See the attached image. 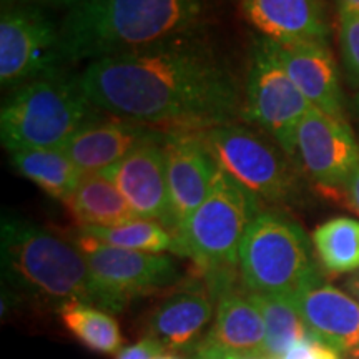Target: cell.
<instances>
[{
	"instance_id": "6da1fadb",
	"label": "cell",
	"mask_w": 359,
	"mask_h": 359,
	"mask_svg": "<svg viewBox=\"0 0 359 359\" xmlns=\"http://www.w3.org/2000/svg\"><path fill=\"white\" fill-rule=\"evenodd\" d=\"M80 83L98 111L168 132H205L243 110L235 74L200 34L90 62Z\"/></svg>"
},
{
	"instance_id": "7a4b0ae2",
	"label": "cell",
	"mask_w": 359,
	"mask_h": 359,
	"mask_svg": "<svg viewBox=\"0 0 359 359\" xmlns=\"http://www.w3.org/2000/svg\"><path fill=\"white\" fill-rule=\"evenodd\" d=\"M206 0H79L58 25L65 64L95 62L200 34Z\"/></svg>"
},
{
	"instance_id": "3957f363",
	"label": "cell",
	"mask_w": 359,
	"mask_h": 359,
	"mask_svg": "<svg viewBox=\"0 0 359 359\" xmlns=\"http://www.w3.org/2000/svg\"><path fill=\"white\" fill-rule=\"evenodd\" d=\"M2 268L13 286L58 309L83 303L118 313L79 246L27 219H2Z\"/></svg>"
},
{
	"instance_id": "277c9868",
	"label": "cell",
	"mask_w": 359,
	"mask_h": 359,
	"mask_svg": "<svg viewBox=\"0 0 359 359\" xmlns=\"http://www.w3.org/2000/svg\"><path fill=\"white\" fill-rule=\"evenodd\" d=\"M259 212V200L219 170L210 195L175 233L172 251L190 258L218 293L235 285L241 241Z\"/></svg>"
},
{
	"instance_id": "5b68a950",
	"label": "cell",
	"mask_w": 359,
	"mask_h": 359,
	"mask_svg": "<svg viewBox=\"0 0 359 359\" xmlns=\"http://www.w3.org/2000/svg\"><path fill=\"white\" fill-rule=\"evenodd\" d=\"M97 109L85 95L80 75L64 70L13 88L0 110V137L8 151L62 148Z\"/></svg>"
},
{
	"instance_id": "8992f818",
	"label": "cell",
	"mask_w": 359,
	"mask_h": 359,
	"mask_svg": "<svg viewBox=\"0 0 359 359\" xmlns=\"http://www.w3.org/2000/svg\"><path fill=\"white\" fill-rule=\"evenodd\" d=\"M245 291L293 298L321 281L304 231L285 215L259 212L245 233L238 257Z\"/></svg>"
},
{
	"instance_id": "52a82bcc",
	"label": "cell",
	"mask_w": 359,
	"mask_h": 359,
	"mask_svg": "<svg viewBox=\"0 0 359 359\" xmlns=\"http://www.w3.org/2000/svg\"><path fill=\"white\" fill-rule=\"evenodd\" d=\"M218 168L266 203H290L302 193L294 160L262 130L228 123L201 132Z\"/></svg>"
},
{
	"instance_id": "ba28073f",
	"label": "cell",
	"mask_w": 359,
	"mask_h": 359,
	"mask_svg": "<svg viewBox=\"0 0 359 359\" xmlns=\"http://www.w3.org/2000/svg\"><path fill=\"white\" fill-rule=\"evenodd\" d=\"M313 109L286 74L264 39L255 45L246 79L243 110L246 122L273 138L291 158L299 123Z\"/></svg>"
},
{
	"instance_id": "9c48e42d",
	"label": "cell",
	"mask_w": 359,
	"mask_h": 359,
	"mask_svg": "<svg viewBox=\"0 0 359 359\" xmlns=\"http://www.w3.org/2000/svg\"><path fill=\"white\" fill-rule=\"evenodd\" d=\"M64 70L58 27L32 4L4 6L0 17V82L17 88Z\"/></svg>"
},
{
	"instance_id": "30bf717a",
	"label": "cell",
	"mask_w": 359,
	"mask_h": 359,
	"mask_svg": "<svg viewBox=\"0 0 359 359\" xmlns=\"http://www.w3.org/2000/svg\"><path fill=\"white\" fill-rule=\"evenodd\" d=\"M74 243L87 259L93 280L118 311L137 296L167 288L180 280L177 263L167 255L115 248L80 231Z\"/></svg>"
},
{
	"instance_id": "8fae6325",
	"label": "cell",
	"mask_w": 359,
	"mask_h": 359,
	"mask_svg": "<svg viewBox=\"0 0 359 359\" xmlns=\"http://www.w3.org/2000/svg\"><path fill=\"white\" fill-rule=\"evenodd\" d=\"M293 160L325 191L346 190L359 167V143L346 120L313 107L296 132Z\"/></svg>"
},
{
	"instance_id": "7c38bea8",
	"label": "cell",
	"mask_w": 359,
	"mask_h": 359,
	"mask_svg": "<svg viewBox=\"0 0 359 359\" xmlns=\"http://www.w3.org/2000/svg\"><path fill=\"white\" fill-rule=\"evenodd\" d=\"M175 236L212 191L219 168L201 132H167L163 138Z\"/></svg>"
},
{
	"instance_id": "4fadbf2b",
	"label": "cell",
	"mask_w": 359,
	"mask_h": 359,
	"mask_svg": "<svg viewBox=\"0 0 359 359\" xmlns=\"http://www.w3.org/2000/svg\"><path fill=\"white\" fill-rule=\"evenodd\" d=\"M165 133L160 132L156 137L148 138L103 173L122 191L138 218L163 224L172 233L173 217L163 151Z\"/></svg>"
},
{
	"instance_id": "5bb4252c",
	"label": "cell",
	"mask_w": 359,
	"mask_h": 359,
	"mask_svg": "<svg viewBox=\"0 0 359 359\" xmlns=\"http://www.w3.org/2000/svg\"><path fill=\"white\" fill-rule=\"evenodd\" d=\"M264 321L248 291L226 286L217 293V314L212 327L187 353L190 359H240L262 353Z\"/></svg>"
},
{
	"instance_id": "9a60e30c",
	"label": "cell",
	"mask_w": 359,
	"mask_h": 359,
	"mask_svg": "<svg viewBox=\"0 0 359 359\" xmlns=\"http://www.w3.org/2000/svg\"><path fill=\"white\" fill-rule=\"evenodd\" d=\"M291 302L311 336L338 354L359 359V303L326 283H316Z\"/></svg>"
},
{
	"instance_id": "2e32d148",
	"label": "cell",
	"mask_w": 359,
	"mask_h": 359,
	"mask_svg": "<svg viewBox=\"0 0 359 359\" xmlns=\"http://www.w3.org/2000/svg\"><path fill=\"white\" fill-rule=\"evenodd\" d=\"M264 40L313 107L336 118H344L338 65L327 45Z\"/></svg>"
},
{
	"instance_id": "e0dca14e",
	"label": "cell",
	"mask_w": 359,
	"mask_h": 359,
	"mask_svg": "<svg viewBox=\"0 0 359 359\" xmlns=\"http://www.w3.org/2000/svg\"><path fill=\"white\" fill-rule=\"evenodd\" d=\"M161 132L158 128L133 122V120L98 118L95 116L72 135L70 140L60 148L72 163L82 173L105 172L123 160L148 138Z\"/></svg>"
},
{
	"instance_id": "ac0fdd59",
	"label": "cell",
	"mask_w": 359,
	"mask_h": 359,
	"mask_svg": "<svg viewBox=\"0 0 359 359\" xmlns=\"http://www.w3.org/2000/svg\"><path fill=\"white\" fill-rule=\"evenodd\" d=\"M217 293L212 286L195 285L168 294L148 320V336L163 344L167 351L187 354L206 334L212 321Z\"/></svg>"
},
{
	"instance_id": "d6986e66",
	"label": "cell",
	"mask_w": 359,
	"mask_h": 359,
	"mask_svg": "<svg viewBox=\"0 0 359 359\" xmlns=\"http://www.w3.org/2000/svg\"><path fill=\"white\" fill-rule=\"evenodd\" d=\"M245 17L264 39L327 45L330 24L321 0H240Z\"/></svg>"
},
{
	"instance_id": "ffe728a7",
	"label": "cell",
	"mask_w": 359,
	"mask_h": 359,
	"mask_svg": "<svg viewBox=\"0 0 359 359\" xmlns=\"http://www.w3.org/2000/svg\"><path fill=\"white\" fill-rule=\"evenodd\" d=\"M64 203L80 228H111L138 218L122 191L103 172L83 173Z\"/></svg>"
},
{
	"instance_id": "44dd1931",
	"label": "cell",
	"mask_w": 359,
	"mask_h": 359,
	"mask_svg": "<svg viewBox=\"0 0 359 359\" xmlns=\"http://www.w3.org/2000/svg\"><path fill=\"white\" fill-rule=\"evenodd\" d=\"M11 161L22 177L62 201L75 190L83 175L60 148L17 150L11 154Z\"/></svg>"
},
{
	"instance_id": "7402d4cb",
	"label": "cell",
	"mask_w": 359,
	"mask_h": 359,
	"mask_svg": "<svg viewBox=\"0 0 359 359\" xmlns=\"http://www.w3.org/2000/svg\"><path fill=\"white\" fill-rule=\"evenodd\" d=\"M262 313L264 321V344L262 353L268 359H283L294 344L314 339L299 316L298 309L285 296H266L248 293Z\"/></svg>"
},
{
	"instance_id": "603a6c76",
	"label": "cell",
	"mask_w": 359,
	"mask_h": 359,
	"mask_svg": "<svg viewBox=\"0 0 359 359\" xmlns=\"http://www.w3.org/2000/svg\"><path fill=\"white\" fill-rule=\"evenodd\" d=\"M58 311L67 330L92 351L114 354L123 349L122 331L109 311L83 303L67 304Z\"/></svg>"
},
{
	"instance_id": "cb8c5ba5",
	"label": "cell",
	"mask_w": 359,
	"mask_h": 359,
	"mask_svg": "<svg viewBox=\"0 0 359 359\" xmlns=\"http://www.w3.org/2000/svg\"><path fill=\"white\" fill-rule=\"evenodd\" d=\"M313 245L323 266L330 273H351L359 269V222L333 218L313 233Z\"/></svg>"
},
{
	"instance_id": "d4e9b609",
	"label": "cell",
	"mask_w": 359,
	"mask_h": 359,
	"mask_svg": "<svg viewBox=\"0 0 359 359\" xmlns=\"http://www.w3.org/2000/svg\"><path fill=\"white\" fill-rule=\"evenodd\" d=\"M80 233L115 248L143 253L161 255L163 251L173 248L172 233L163 224L145 218H137L111 228H80Z\"/></svg>"
},
{
	"instance_id": "484cf974",
	"label": "cell",
	"mask_w": 359,
	"mask_h": 359,
	"mask_svg": "<svg viewBox=\"0 0 359 359\" xmlns=\"http://www.w3.org/2000/svg\"><path fill=\"white\" fill-rule=\"evenodd\" d=\"M339 43L349 79L359 83V13H341Z\"/></svg>"
},
{
	"instance_id": "4316f807",
	"label": "cell",
	"mask_w": 359,
	"mask_h": 359,
	"mask_svg": "<svg viewBox=\"0 0 359 359\" xmlns=\"http://www.w3.org/2000/svg\"><path fill=\"white\" fill-rule=\"evenodd\" d=\"M283 359H339V354L316 339H306L294 344Z\"/></svg>"
},
{
	"instance_id": "83f0119b",
	"label": "cell",
	"mask_w": 359,
	"mask_h": 359,
	"mask_svg": "<svg viewBox=\"0 0 359 359\" xmlns=\"http://www.w3.org/2000/svg\"><path fill=\"white\" fill-rule=\"evenodd\" d=\"M163 353V344L151 336H147L132 346L123 348L116 354V359H158Z\"/></svg>"
},
{
	"instance_id": "f1b7e54d",
	"label": "cell",
	"mask_w": 359,
	"mask_h": 359,
	"mask_svg": "<svg viewBox=\"0 0 359 359\" xmlns=\"http://www.w3.org/2000/svg\"><path fill=\"white\" fill-rule=\"evenodd\" d=\"M344 193H346V198L349 201V205H351V208L359 215V167L356 172L353 173Z\"/></svg>"
},
{
	"instance_id": "f546056e",
	"label": "cell",
	"mask_w": 359,
	"mask_h": 359,
	"mask_svg": "<svg viewBox=\"0 0 359 359\" xmlns=\"http://www.w3.org/2000/svg\"><path fill=\"white\" fill-rule=\"evenodd\" d=\"M339 13H359V0H338Z\"/></svg>"
},
{
	"instance_id": "4dcf8cb0",
	"label": "cell",
	"mask_w": 359,
	"mask_h": 359,
	"mask_svg": "<svg viewBox=\"0 0 359 359\" xmlns=\"http://www.w3.org/2000/svg\"><path fill=\"white\" fill-rule=\"evenodd\" d=\"M35 2L43 4V6H50V7H62V8H67V11H69V8L72 6H75L79 0H35Z\"/></svg>"
},
{
	"instance_id": "1f68e13d",
	"label": "cell",
	"mask_w": 359,
	"mask_h": 359,
	"mask_svg": "<svg viewBox=\"0 0 359 359\" xmlns=\"http://www.w3.org/2000/svg\"><path fill=\"white\" fill-rule=\"evenodd\" d=\"M348 290L359 299V276H354L353 280L348 281Z\"/></svg>"
},
{
	"instance_id": "d6a6232c",
	"label": "cell",
	"mask_w": 359,
	"mask_h": 359,
	"mask_svg": "<svg viewBox=\"0 0 359 359\" xmlns=\"http://www.w3.org/2000/svg\"><path fill=\"white\" fill-rule=\"evenodd\" d=\"M158 359H190L187 356V354H180V353H172V351H167L163 353Z\"/></svg>"
},
{
	"instance_id": "836d02e7",
	"label": "cell",
	"mask_w": 359,
	"mask_h": 359,
	"mask_svg": "<svg viewBox=\"0 0 359 359\" xmlns=\"http://www.w3.org/2000/svg\"><path fill=\"white\" fill-rule=\"evenodd\" d=\"M240 359H268V358H264L263 354H259V353H257V354H246V356H243V358H240Z\"/></svg>"
},
{
	"instance_id": "e575fe53",
	"label": "cell",
	"mask_w": 359,
	"mask_h": 359,
	"mask_svg": "<svg viewBox=\"0 0 359 359\" xmlns=\"http://www.w3.org/2000/svg\"><path fill=\"white\" fill-rule=\"evenodd\" d=\"M356 109H358V111H359V95L356 97Z\"/></svg>"
}]
</instances>
